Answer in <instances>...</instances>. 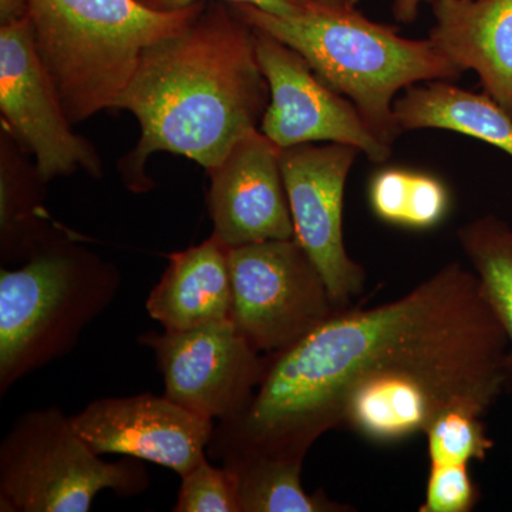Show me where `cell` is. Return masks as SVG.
I'll list each match as a JSON object with an SVG mask.
<instances>
[{
	"label": "cell",
	"instance_id": "cell-2",
	"mask_svg": "<svg viewBox=\"0 0 512 512\" xmlns=\"http://www.w3.org/2000/svg\"><path fill=\"white\" fill-rule=\"evenodd\" d=\"M269 100L254 28L229 3L205 5L183 32L144 50L114 103L134 114L141 130L119 163L121 180L137 194L153 190L146 164L156 153L191 158L210 171L258 128Z\"/></svg>",
	"mask_w": 512,
	"mask_h": 512
},
{
	"label": "cell",
	"instance_id": "cell-18",
	"mask_svg": "<svg viewBox=\"0 0 512 512\" xmlns=\"http://www.w3.org/2000/svg\"><path fill=\"white\" fill-rule=\"evenodd\" d=\"M224 467L237 476L241 512H349V504L330 500L323 491L306 493L301 458L269 456L247 450L225 451Z\"/></svg>",
	"mask_w": 512,
	"mask_h": 512
},
{
	"label": "cell",
	"instance_id": "cell-4",
	"mask_svg": "<svg viewBox=\"0 0 512 512\" xmlns=\"http://www.w3.org/2000/svg\"><path fill=\"white\" fill-rule=\"evenodd\" d=\"M204 2L158 12L140 0H30L29 18L42 60L73 124L113 109L144 50L183 32Z\"/></svg>",
	"mask_w": 512,
	"mask_h": 512
},
{
	"label": "cell",
	"instance_id": "cell-26",
	"mask_svg": "<svg viewBox=\"0 0 512 512\" xmlns=\"http://www.w3.org/2000/svg\"><path fill=\"white\" fill-rule=\"evenodd\" d=\"M436 0H393V15L397 22L413 23L419 16L423 3H433Z\"/></svg>",
	"mask_w": 512,
	"mask_h": 512
},
{
	"label": "cell",
	"instance_id": "cell-27",
	"mask_svg": "<svg viewBox=\"0 0 512 512\" xmlns=\"http://www.w3.org/2000/svg\"><path fill=\"white\" fill-rule=\"evenodd\" d=\"M312 5L326 9H355L360 0H309Z\"/></svg>",
	"mask_w": 512,
	"mask_h": 512
},
{
	"label": "cell",
	"instance_id": "cell-9",
	"mask_svg": "<svg viewBox=\"0 0 512 512\" xmlns=\"http://www.w3.org/2000/svg\"><path fill=\"white\" fill-rule=\"evenodd\" d=\"M0 111L3 130L23 153L35 157L45 183L77 170L100 178L96 148L72 130L73 124L37 55L30 18L0 26Z\"/></svg>",
	"mask_w": 512,
	"mask_h": 512
},
{
	"label": "cell",
	"instance_id": "cell-10",
	"mask_svg": "<svg viewBox=\"0 0 512 512\" xmlns=\"http://www.w3.org/2000/svg\"><path fill=\"white\" fill-rule=\"evenodd\" d=\"M258 62L268 82L261 131L276 147L338 143L355 147L373 163H386L392 146L373 133L355 104L313 72L291 46L254 28Z\"/></svg>",
	"mask_w": 512,
	"mask_h": 512
},
{
	"label": "cell",
	"instance_id": "cell-5",
	"mask_svg": "<svg viewBox=\"0 0 512 512\" xmlns=\"http://www.w3.org/2000/svg\"><path fill=\"white\" fill-rule=\"evenodd\" d=\"M116 265L64 238L0 271V396L76 346L116 298Z\"/></svg>",
	"mask_w": 512,
	"mask_h": 512
},
{
	"label": "cell",
	"instance_id": "cell-8",
	"mask_svg": "<svg viewBox=\"0 0 512 512\" xmlns=\"http://www.w3.org/2000/svg\"><path fill=\"white\" fill-rule=\"evenodd\" d=\"M164 379V396L205 419H238L264 379L266 356L232 319L190 330L143 333Z\"/></svg>",
	"mask_w": 512,
	"mask_h": 512
},
{
	"label": "cell",
	"instance_id": "cell-11",
	"mask_svg": "<svg viewBox=\"0 0 512 512\" xmlns=\"http://www.w3.org/2000/svg\"><path fill=\"white\" fill-rule=\"evenodd\" d=\"M359 153L328 143L301 144L279 154L296 241L318 266L340 311L353 308L366 286L365 268L349 255L343 239L346 181Z\"/></svg>",
	"mask_w": 512,
	"mask_h": 512
},
{
	"label": "cell",
	"instance_id": "cell-23",
	"mask_svg": "<svg viewBox=\"0 0 512 512\" xmlns=\"http://www.w3.org/2000/svg\"><path fill=\"white\" fill-rule=\"evenodd\" d=\"M480 491L463 464L430 466L426 494L420 512H471Z\"/></svg>",
	"mask_w": 512,
	"mask_h": 512
},
{
	"label": "cell",
	"instance_id": "cell-15",
	"mask_svg": "<svg viewBox=\"0 0 512 512\" xmlns=\"http://www.w3.org/2000/svg\"><path fill=\"white\" fill-rule=\"evenodd\" d=\"M229 248L207 241L168 256L160 282L147 299V312L164 330H190L231 319Z\"/></svg>",
	"mask_w": 512,
	"mask_h": 512
},
{
	"label": "cell",
	"instance_id": "cell-7",
	"mask_svg": "<svg viewBox=\"0 0 512 512\" xmlns=\"http://www.w3.org/2000/svg\"><path fill=\"white\" fill-rule=\"evenodd\" d=\"M228 261L232 322L259 353L284 352L343 312L296 238L229 248Z\"/></svg>",
	"mask_w": 512,
	"mask_h": 512
},
{
	"label": "cell",
	"instance_id": "cell-20",
	"mask_svg": "<svg viewBox=\"0 0 512 512\" xmlns=\"http://www.w3.org/2000/svg\"><path fill=\"white\" fill-rule=\"evenodd\" d=\"M369 204L386 224L424 231L446 220L451 195L436 175L387 167L370 178Z\"/></svg>",
	"mask_w": 512,
	"mask_h": 512
},
{
	"label": "cell",
	"instance_id": "cell-25",
	"mask_svg": "<svg viewBox=\"0 0 512 512\" xmlns=\"http://www.w3.org/2000/svg\"><path fill=\"white\" fill-rule=\"evenodd\" d=\"M30 0H0V26L29 18Z\"/></svg>",
	"mask_w": 512,
	"mask_h": 512
},
{
	"label": "cell",
	"instance_id": "cell-3",
	"mask_svg": "<svg viewBox=\"0 0 512 512\" xmlns=\"http://www.w3.org/2000/svg\"><path fill=\"white\" fill-rule=\"evenodd\" d=\"M229 5L249 26L295 49L390 146L400 136L394 120L397 93L419 83L453 82L464 73L430 39H406L356 8L312 6L301 15L278 16L248 3Z\"/></svg>",
	"mask_w": 512,
	"mask_h": 512
},
{
	"label": "cell",
	"instance_id": "cell-24",
	"mask_svg": "<svg viewBox=\"0 0 512 512\" xmlns=\"http://www.w3.org/2000/svg\"><path fill=\"white\" fill-rule=\"evenodd\" d=\"M147 8L158 10V12H174L188 8L194 3L204 2V0H140ZM228 3H248L256 8L265 10L278 16H295L301 15L312 8L309 0H225Z\"/></svg>",
	"mask_w": 512,
	"mask_h": 512
},
{
	"label": "cell",
	"instance_id": "cell-13",
	"mask_svg": "<svg viewBox=\"0 0 512 512\" xmlns=\"http://www.w3.org/2000/svg\"><path fill=\"white\" fill-rule=\"evenodd\" d=\"M279 154L281 148L256 128L208 171L212 235L225 247L295 238Z\"/></svg>",
	"mask_w": 512,
	"mask_h": 512
},
{
	"label": "cell",
	"instance_id": "cell-16",
	"mask_svg": "<svg viewBox=\"0 0 512 512\" xmlns=\"http://www.w3.org/2000/svg\"><path fill=\"white\" fill-rule=\"evenodd\" d=\"M394 120L400 134L424 128L454 131L512 157V117L487 93L468 92L444 80L416 84L394 101Z\"/></svg>",
	"mask_w": 512,
	"mask_h": 512
},
{
	"label": "cell",
	"instance_id": "cell-21",
	"mask_svg": "<svg viewBox=\"0 0 512 512\" xmlns=\"http://www.w3.org/2000/svg\"><path fill=\"white\" fill-rule=\"evenodd\" d=\"M423 434L430 466H468L471 461L483 463L495 446L494 440L488 436L483 416L466 407L444 410L431 421Z\"/></svg>",
	"mask_w": 512,
	"mask_h": 512
},
{
	"label": "cell",
	"instance_id": "cell-1",
	"mask_svg": "<svg viewBox=\"0 0 512 512\" xmlns=\"http://www.w3.org/2000/svg\"><path fill=\"white\" fill-rule=\"evenodd\" d=\"M508 348L476 274L451 262L400 298L340 312L266 355L247 412L220 421L212 446L305 460L339 427L394 444L453 407L484 417L505 392Z\"/></svg>",
	"mask_w": 512,
	"mask_h": 512
},
{
	"label": "cell",
	"instance_id": "cell-14",
	"mask_svg": "<svg viewBox=\"0 0 512 512\" xmlns=\"http://www.w3.org/2000/svg\"><path fill=\"white\" fill-rule=\"evenodd\" d=\"M429 39L512 117V0H436Z\"/></svg>",
	"mask_w": 512,
	"mask_h": 512
},
{
	"label": "cell",
	"instance_id": "cell-6",
	"mask_svg": "<svg viewBox=\"0 0 512 512\" xmlns=\"http://www.w3.org/2000/svg\"><path fill=\"white\" fill-rule=\"evenodd\" d=\"M148 485L141 460H101L56 406L22 414L0 444L2 512H87L103 490L134 497Z\"/></svg>",
	"mask_w": 512,
	"mask_h": 512
},
{
	"label": "cell",
	"instance_id": "cell-22",
	"mask_svg": "<svg viewBox=\"0 0 512 512\" xmlns=\"http://www.w3.org/2000/svg\"><path fill=\"white\" fill-rule=\"evenodd\" d=\"M175 512H241L237 476L207 460L181 476Z\"/></svg>",
	"mask_w": 512,
	"mask_h": 512
},
{
	"label": "cell",
	"instance_id": "cell-12",
	"mask_svg": "<svg viewBox=\"0 0 512 512\" xmlns=\"http://www.w3.org/2000/svg\"><path fill=\"white\" fill-rule=\"evenodd\" d=\"M74 429L97 454L150 461L184 476L207 460L214 420L168 399L143 393L100 399L72 416Z\"/></svg>",
	"mask_w": 512,
	"mask_h": 512
},
{
	"label": "cell",
	"instance_id": "cell-17",
	"mask_svg": "<svg viewBox=\"0 0 512 512\" xmlns=\"http://www.w3.org/2000/svg\"><path fill=\"white\" fill-rule=\"evenodd\" d=\"M2 131L0 151V256L6 264L26 262L43 248L67 238L50 224L36 164L25 163L18 144Z\"/></svg>",
	"mask_w": 512,
	"mask_h": 512
},
{
	"label": "cell",
	"instance_id": "cell-19",
	"mask_svg": "<svg viewBox=\"0 0 512 512\" xmlns=\"http://www.w3.org/2000/svg\"><path fill=\"white\" fill-rule=\"evenodd\" d=\"M457 238L485 299L507 333L510 348L505 362V392L512 393V225L495 215H485L458 228Z\"/></svg>",
	"mask_w": 512,
	"mask_h": 512
}]
</instances>
